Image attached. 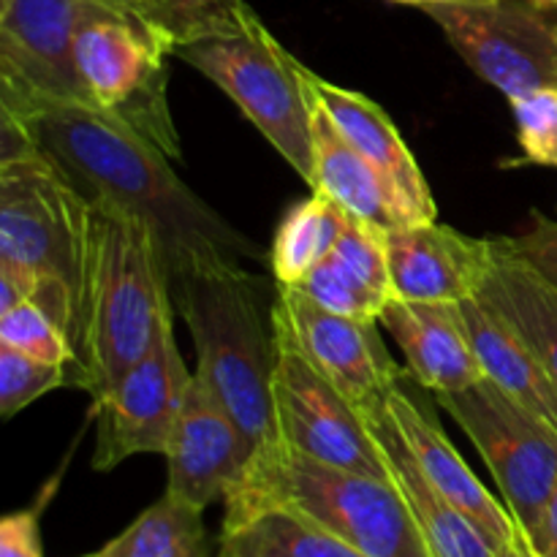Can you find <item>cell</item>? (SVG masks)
Instances as JSON below:
<instances>
[{
  "mask_svg": "<svg viewBox=\"0 0 557 557\" xmlns=\"http://www.w3.org/2000/svg\"><path fill=\"white\" fill-rule=\"evenodd\" d=\"M38 150L87 196L145 218L161 245L169 277L201 264L261 261L243 232L207 207L169 166V158L120 120L71 101L0 103Z\"/></svg>",
  "mask_w": 557,
  "mask_h": 557,
  "instance_id": "obj_1",
  "label": "cell"
},
{
  "mask_svg": "<svg viewBox=\"0 0 557 557\" xmlns=\"http://www.w3.org/2000/svg\"><path fill=\"white\" fill-rule=\"evenodd\" d=\"M172 315L169 272L150 223L112 201L90 199L69 384L96 400L156 346Z\"/></svg>",
  "mask_w": 557,
  "mask_h": 557,
  "instance_id": "obj_2",
  "label": "cell"
},
{
  "mask_svg": "<svg viewBox=\"0 0 557 557\" xmlns=\"http://www.w3.org/2000/svg\"><path fill=\"white\" fill-rule=\"evenodd\" d=\"M169 294L194 337L196 375L253 449L277 441L275 294L264 277L243 264H201L169 277Z\"/></svg>",
  "mask_w": 557,
  "mask_h": 557,
  "instance_id": "obj_3",
  "label": "cell"
},
{
  "mask_svg": "<svg viewBox=\"0 0 557 557\" xmlns=\"http://www.w3.org/2000/svg\"><path fill=\"white\" fill-rule=\"evenodd\" d=\"M90 199L33 150L0 163V313L33 299L74 341Z\"/></svg>",
  "mask_w": 557,
  "mask_h": 557,
  "instance_id": "obj_4",
  "label": "cell"
},
{
  "mask_svg": "<svg viewBox=\"0 0 557 557\" xmlns=\"http://www.w3.org/2000/svg\"><path fill=\"white\" fill-rule=\"evenodd\" d=\"M223 504L226 517L283 509L370 557H433L395 484L326 466L283 441L253 451Z\"/></svg>",
  "mask_w": 557,
  "mask_h": 557,
  "instance_id": "obj_5",
  "label": "cell"
},
{
  "mask_svg": "<svg viewBox=\"0 0 557 557\" xmlns=\"http://www.w3.org/2000/svg\"><path fill=\"white\" fill-rule=\"evenodd\" d=\"M174 54L215 82L288 166L313 185V101L305 65L245 0H228Z\"/></svg>",
  "mask_w": 557,
  "mask_h": 557,
  "instance_id": "obj_6",
  "label": "cell"
},
{
  "mask_svg": "<svg viewBox=\"0 0 557 557\" xmlns=\"http://www.w3.org/2000/svg\"><path fill=\"white\" fill-rule=\"evenodd\" d=\"M169 47L128 5L82 0L74 58L87 107L145 136L169 161L183 156L166 98Z\"/></svg>",
  "mask_w": 557,
  "mask_h": 557,
  "instance_id": "obj_7",
  "label": "cell"
},
{
  "mask_svg": "<svg viewBox=\"0 0 557 557\" xmlns=\"http://www.w3.org/2000/svg\"><path fill=\"white\" fill-rule=\"evenodd\" d=\"M435 397L476 446L517 531L533 544L557 487V430L490 379Z\"/></svg>",
  "mask_w": 557,
  "mask_h": 557,
  "instance_id": "obj_8",
  "label": "cell"
},
{
  "mask_svg": "<svg viewBox=\"0 0 557 557\" xmlns=\"http://www.w3.org/2000/svg\"><path fill=\"white\" fill-rule=\"evenodd\" d=\"M422 9L460 58L509 101L557 90V22L536 0H446Z\"/></svg>",
  "mask_w": 557,
  "mask_h": 557,
  "instance_id": "obj_9",
  "label": "cell"
},
{
  "mask_svg": "<svg viewBox=\"0 0 557 557\" xmlns=\"http://www.w3.org/2000/svg\"><path fill=\"white\" fill-rule=\"evenodd\" d=\"M272 397L277 441L326 466L392 482L359 408L281 335Z\"/></svg>",
  "mask_w": 557,
  "mask_h": 557,
  "instance_id": "obj_10",
  "label": "cell"
},
{
  "mask_svg": "<svg viewBox=\"0 0 557 557\" xmlns=\"http://www.w3.org/2000/svg\"><path fill=\"white\" fill-rule=\"evenodd\" d=\"M190 379L194 373L177 348L172 315L156 346L96 397L92 468L112 471L134 455H166Z\"/></svg>",
  "mask_w": 557,
  "mask_h": 557,
  "instance_id": "obj_11",
  "label": "cell"
},
{
  "mask_svg": "<svg viewBox=\"0 0 557 557\" xmlns=\"http://www.w3.org/2000/svg\"><path fill=\"white\" fill-rule=\"evenodd\" d=\"M275 330L354 406L386 395L403 370L381 343L379 321L332 313L299 286L275 283Z\"/></svg>",
  "mask_w": 557,
  "mask_h": 557,
  "instance_id": "obj_12",
  "label": "cell"
},
{
  "mask_svg": "<svg viewBox=\"0 0 557 557\" xmlns=\"http://www.w3.org/2000/svg\"><path fill=\"white\" fill-rule=\"evenodd\" d=\"M82 0H0V103H85L74 58Z\"/></svg>",
  "mask_w": 557,
  "mask_h": 557,
  "instance_id": "obj_13",
  "label": "cell"
},
{
  "mask_svg": "<svg viewBox=\"0 0 557 557\" xmlns=\"http://www.w3.org/2000/svg\"><path fill=\"white\" fill-rule=\"evenodd\" d=\"M253 451L232 413L194 373L163 455L169 466L166 493L205 511L215 500H226Z\"/></svg>",
  "mask_w": 557,
  "mask_h": 557,
  "instance_id": "obj_14",
  "label": "cell"
},
{
  "mask_svg": "<svg viewBox=\"0 0 557 557\" xmlns=\"http://www.w3.org/2000/svg\"><path fill=\"white\" fill-rule=\"evenodd\" d=\"M392 294L411 302H462L476 297L493 264V239L433 223L386 232Z\"/></svg>",
  "mask_w": 557,
  "mask_h": 557,
  "instance_id": "obj_15",
  "label": "cell"
},
{
  "mask_svg": "<svg viewBox=\"0 0 557 557\" xmlns=\"http://www.w3.org/2000/svg\"><path fill=\"white\" fill-rule=\"evenodd\" d=\"M305 82L315 101L326 109L341 134L373 163L375 172L386 180L392 194L397 196L411 223H433L438 218L430 185L419 169L417 158L403 141L400 131L389 120V114L357 90L321 79L310 69H305Z\"/></svg>",
  "mask_w": 557,
  "mask_h": 557,
  "instance_id": "obj_16",
  "label": "cell"
},
{
  "mask_svg": "<svg viewBox=\"0 0 557 557\" xmlns=\"http://www.w3.org/2000/svg\"><path fill=\"white\" fill-rule=\"evenodd\" d=\"M364 424L379 444L381 457L389 468V479L406 500L413 522L422 531L433 557H493L490 539L435 487L408 449L384 395L357 406Z\"/></svg>",
  "mask_w": 557,
  "mask_h": 557,
  "instance_id": "obj_17",
  "label": "cell"
},
{
  "mask_svg": "<svg viewBox=\"0 0 557 557\" xmlns=\"http://www.w3.org/2000/svg\"><path fill=\"white\" fill-rule=\"evenodd\" d=\"M384 400L395 417L397 428H400L403 438H406L408 449L417 457L430 482L490 539L495 549L517 539L520 531H517L515 517L479 482L476 473L468 468L460 451L444 435L441 424L400 384L392 386Z\"/></svg>",
  "mask_w": 557,
  "mask_h": 557,
  "instance_id": "obj_18",
  "label": "cell"
},
{
  "mask_svg": "<svg viewBox=\"0 0 557 557\" xmlns=\"http://www.w3.org/2000/svg\"><path fill=\"white\" fill-rule=\"evenodd\" d=\"M379 321L400 346L408 373L424 389L444 395L484 379L457 302L392 299Z\"/></svg>",
  "mask_w": 557,
  "mask_h": 557,
  "instance_id": "obj_19",
  "label": "cell"
},
{
  "mask_svg": "<svg viewBox=\"0 0 557 557\" xmlns=\"http://www.w3.org/2000/svg\"><path fill=\"white\" fill-rule=\"evenodd\" d=\"M313 101V194L341 205L348 215L381 228L411 226L397 196L373 169V163L341 134L335 120L310 92Z\"/></svg>",
  "mask_w": 557,
  "mask_h": 557,
  "instance_id": "obj_20",
  "label": "cell"
},
{
  "mask_svg": "<svg viewBox=\"0 0 557 557\" xmlns=\"http://www.w3.org/2000/svg\"><path fill=\"white\" fill-rule=\"evenodd\" d=\"M457 305H460L468 341H471L473 354L482 364L484 379L498 384L511 400L525 406L528 411L542 417L557 430V386L549 379L542 359L536 357V351L479 294Z\"/></svg>",
  "mask_w": 557,
  "mask_h": 557,
  "instance_id": "obj_21",
  "label": "cell"
},
{
  "mask_svg": "<svg viewBox=\"0 0 557 557\" xmlns=\"http://www.w3.org/2000/svg\"><path fill=\"white\" fill-rule=\"evenodd\" d=\"M479 297L520 332L557 386V288L553 283L511 253L500 237H493V264Z\"/></svg>",
  "mask_w": 557,
  "mask_h": 557,
  "instance_id": "obj_22",
  "label": "cell"
},
{
  "mask_svg": "<svg viewBox=\"0 0 557 557\" xmlns=\"http://www.w3.org/2000/svg\"><path fill=\"white\" fill-rule=\"evenodd\" d=\"M218 557H370L283 509L223 517Z\"/></svg>",
  "mask_w": 557,
  "mask_h": 557,
  "instance_id": "obj_23",
  "label": "cell"
},
{
  "mask_svg": "<svg viewBox=\"0 0 557 557\" xmlns=\"http://www.w3.org/2000/svg\"><path fill=\"white\" fill-rule=\"evenodd\" d=\"M346 223L348 212L321 194L292 207L272 243L270 264L275 283L299 286L305 275L332 253Z\"/></svg>",
  "mask_w": 557,
  "mask_h": 557,
  "instance_id": "obj_24",
  "label": "cell"
},
{
  "mask_svg": "<svg viewBox=\"0 0 557 557\" xmlns=\"http://www.w3.org/2000/svg\"><path fill=\"white\" fill-rule=\"evenodd\" d=\"M205 511L163 493L117 539L87 557H207Z\"/></svg>",
  "mask_w": 557,
  "mask_h": 557,
  "instance_id": "obj_25",
  "label": "cell"
},
{
  "mask_svg": "<svg viewBox=\"0 0 557 557\" xmlns=\"http://www.w3.org/2000/svg\"><path fill=\"white\" fill-rule=\"evenodd\" d=\"M0 346H9L49 364H65V368H71L76 359L69 332L33 299H25L0 313Z\"/></svg>",
  "mask_w": 557,
  "mask_h": 557,
  "instance_id": "obj_26",
  "label": "cell"
},
{
  "mask_svg": "<svg viewBox=\"0 0 557 557\" xmlns=\"http://www.w3.org/2000/svg\"><path fill=\"white\" fill-rule=\"evenodd\" d=\"M299 288L313 302H319L321 308L362 321H379L386 305L392 302L389 297H384V294L370 288L364 281H359L351 270H346L332 256H326L319 267H313L305 275V281L299 283Z\"/></svg>",
  "mask_w": 557,
  "mask_h": 557,
  "instance_id": "obj_27",
  "label": "cell"
},
{
  "mask_svg": "<svg viewBox=\"0 0 557 557\" xmlns=\"http://www.w3.org/2000/svg\"><path fill=\"white\" fill-rule=\"evenodd\" d=\"M69 384L65 364H49L0 346V417L11 419L38 397Z\"/></svg>",
  "mask_w": 557,
  "mask_h": 557,
  "instance_id": "obj_28",
  "label": "cell"
},
{
  "mask_svg": "<svg viewBox=\"0 0 557 557\" xmlns=\"http://www.w3.org/2000/svg\"><path fill=\"white\" fill-rule=\"evenodd\" d=\"M509 103L528 161L557 166V90H539Z\"/></svg>",
  "mask_w": 557,
  "mask_h": 557,
  "instance_id": "obj_29",
  "label": "cell"
},
{
  "mask_svg": "<svg viewBox=\"0 0 557 557\" xmlns=\"http://www.w3.org/2000/svg\"><path fill=\"white\" fill-rule=\"evenodd\" d=\"M226 3L228 0H145L136 14L161 36L169 52L174 54L180 44L188 41Z\"/></svg>",
  "mask_w": 557,
  "mask_h": 557,
  "instance_id": "obj_30",
  "label": "cell"
},
{
  "mask_svg": "<svg viewBox=\"0 0 557 557\" xmlns=\"http://www.w3.org/2000/svg\"><path fill=\"white\" fill-rule=\"evenodd\" d=\"M500 243L520 256L528 267L539 272L547 283L557 288V223L533 212L531 226L515 237H500Z\"/></svg>",
  "mask_w": 557,
  "mask_h": 557,
  "instance_id": "obj_31",
  "label": "cell"
},
{
  "mask_svg": "<svg viewBox=\"0 0 557 557\" xmlns=\"http://www.w3.org/2000/svg\"><path fill=\"white\" fill-rule=\"evenodd\" d=\"M0 557H44L38 509L14 511L0 522Z\"/></svg>",
  "mask_w": 557,
  "mask_h": 557,
  "instance_id": "obj_32",
  "label": "cell"
},
{
  "mask_svg": "<svg viewBox=\"0 0 557 557\" xmlns=\"http://www.w3.org/2000/svg\"><path fill=\"white\" fill-rule=\"evenodd\" d=\"M531 549L536 553V557H557V487L553 498H549L547 509H544L542 525H539Z\"/></svg>",
  "mask_w": 557,
  "mask_h": 557,
  "instance_id": "obj_33",
  "label": "cell"
},
{
  "mask_svg": "<svg viewBox=\"0 0 557 557\" xmlns=\"http://www.w3.org/2000/svg\"><path fill=\"white\" fill-rule=\"evenodd\" d=\"M493 557H536V553H533L531 544L525 542V536H522V533H517V539H511L509 544H504V547L495 549Z\"/></svg>",
  "mask_w": 557,
  "mask_h": 557,
  "instance_id": "obj_34",
  "label": "cell"
},
{
  "mask_svg": "<svg viewBox=\"0 0 557 557\" xmlns=\"http://www.w3.org/2000/svg\"><path fill=\"white\" fill-rule=\"evenodd\" d=\"M395 3H411V5H428V3H446V0H395Z\"/></svg>",
  "mask_w": 557,
  "mask_h": 557,
  "instance_id": "obj_35",
  "label": "cell"
},
{
  "mask_svg": "<svg viewBox=\"0 0 557 557\" xmlns=\"http://www.w3.org/2000/svg\"><path fill=\"white\" fill-rule=\"evenodd\" d=\"M117 3H123V5H128V9H139L141 3H145V0H117Z\"/></svg>",
  "mask_w": 557,
  "mask_h": 557,
  "instance_id": "obj_36",
  "label": "cell"
},
{
  "mask_svg": "<svg viewBox=\"0 0 557 557\" xmlns=\"http://www.w3.org/2000/svg\"><path fill=\"white\" fill-rule=\"evenodd\" d=\"M539 5H544V9H557V0H536Z\"/></svg>",
  "mask_w": 557,
  "mask_h": 557,
  "instance_id": "obj_37",
  "label": "cell"
}]
</instances>
